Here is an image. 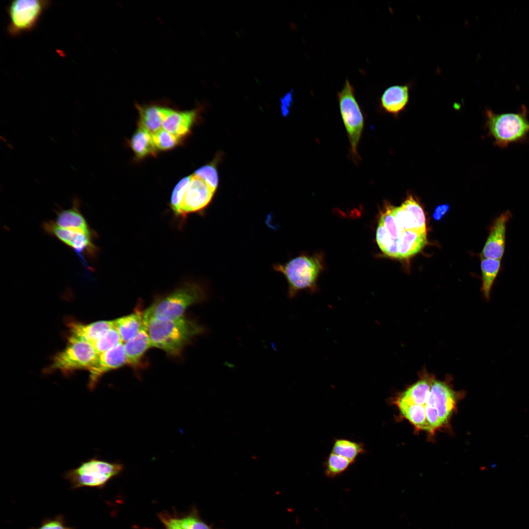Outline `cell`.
I'll list each match as a JSON object with an SVG mask.
<instances>
[{
    "label": "cell",
    "instance_id": "1",
    "mask_svg": "<svg viewBox=\"0 0 529 529\" xmlns=\"http://www.w3.org/2000/svg\"><path fill=\"white\" fill-rule=\"evenodd\" d=\"M151 346L172 356H179L203 327L184 316L176 319L153 318L144 322Z\"/></svg>",
    "mask_w": 529,
    "mask_h": 529
},
{
    "label": "cell",
    "instance_id": "2",
    "mask_svg": "<svg viewBox=\"0 0 529 529\" xmlns=\"http://www.w3.org/2000/svg\"><path fill=\"white\" fill-rule=\"evenodd\" d=\"M451 382L452 377L450 375L443 381L436 379L435 377L425 403L421 407L425 411L427 423L433 431L447 426L458 400L464 396L462 391L454 389Z\"/></svg>",
    "mask_w": 529,
    "mask_h": 529
},
{
    "label": "cell",
    "instance_id": "3",
    "mask_svg": "<svg viewBox=\"0 0 529 529\" xmlns=\"http://www.w3.org/2000/svg\"><path fill=\"white\" fill-rule=\"evenodd\" d=\"M206 298L203 286L193 282L185 283L152 303L144 312V321L153 318H180L190 306L203 301Z\"/></svg>",
    "mask_w": 529,
    "mask_h": 529
},
{
    "label": "cell",
    "instance_id": "4",
    "mask_svg": "<svg viewBox=\"0 0 529 529\" xmlns=\"http://www.w3.org/2000/svg\"><path fill=\"white\" fill-rule=\"evenodd\" d=\"M528 110L525 106L518 113H495L487 109L486 126L494 144L506 147L513 143L525 141L529 134Z\"/></svg>",
    "mask_w": 529,
    "mask_h": 529
},
{
    "label": "cell",
    "instance_id": "5",
    "mask_svg": "<svg viewBox=\"0 0 529 529\" xmlns=\"http://www.w3.org/2000/svg\"><path fill=\"white\" fill-rule=\"evenodd\" d=\"M273 268L285 277L289 297L293 298L303 290H316L317 280L323 265L321 255H300L284 264H274Z\"/></svg>",
    "mask_w": 529,
    "mask_h": 529
},
{
    "label": "cell",
    "instance_id": "6",
    "mask_svg": "<svg viewBox=\"0 0 529 529\" xmlns=\"http://www.w3.org/2000/svg\"><path fill=\"white\" fill-rule=\"evenodd\" d=\"M123 469L120 463L106 461L96 458L89 459L77 467L68 471L64 478L73 488L83 487L102 488Z\"/></svg>",
    "mask_w": 529,
    "mask_h": 529
},
{
    "label": "cell",
    "instance_id": "7",
    "mask_svg": "<svg viewBox=\"0 0 529 529\" xmlns=\"http://www.w3.org/2000/svg\"><path fill=\"white\" fill-rule=\"evenodd\" d=\"M98 355L92 344L69 337L66 347L53 357L47 371H59L68 374L78 370H88Z\"/></svg>",
    "mask_w": 529,
    "mask_h": 529
},
{
    "label": "cell",
    "instance_id": "8",
    "mask_svg": "<svg viewBox=\"0 0 529 529\" xmlns=\"http://www.w3.org/2000/svg\"><path fill=\"white\" fill-rule=\"evenodd\" d=\"M339 111L354 158H359L358 146L364 127V118L356 98L355 89L347 79L337 93Z\"/></svg>",
    "mask_w": 529,
    "mask_h": 529
},
{
    "label": "cell",
    "instance_id": "9",
    "mask_svg": "<svg viewBox=\"0 0 529 529\" xmlns=\"http://www.w3.org/2000/svg\"><path fill=\"white\" fill-rule=\"evenodd\" d=\"M49 1L41 0H15L8 7L9 23L8 32L17 36L34 28Z\"/></svg>",
    "mask_w": 529,
    "mask_h": 529
},
{
    "label": "cell",
    "instance_id": "10",
    "mask_svg": "<svg viewBox=\"0 0 529 529\" xmlns=\"http://www.w3.org/2000/svg\"><path fill=\"white\" fill-rule=\"evenodd\" d=\"M43 228L48 234L54 236L72 248L84 267L87 269H90L86 258H94L98 252V248L93 242L95 233H89L80 230L64 228L52 220L44 222Z\"/></svg>",
    "mask_w": 529,
    "mask_h": 529
},
{
    "label": "cell",
    "instance_id": "11",
    "mask_svg": "<svg viewBox=\"0 0 529 529\" xmlns=\"http://www.w3.org/2000/svg\"><path fill=\"white\" fill-rule=\"evenodd\" d=\"M216 191L200 177L194 174L191 175L178 216L185 217L189 214L203 211L212 201Z\"/></svg>",
    "mask_w": 529,
    "mask_h": 529
},
{
    "label": "cell",
    "instance_id": "12",
    "mask_svg": "<svg viewBox=\"0 0 529 529\" xmlns=\"http://www.w3.org/2000/svg\"><path fill=\"white\" fill-rule=\"evenodd\" d=\"M512 216L511 212L506 211L495 218L482 250L481 258L501 260L505 250L506 225Z\"/></svg>",
    "mask_w": 529,
    "mask_h": 529
},
{
    "label": "cell",
    "instance_id": "13",
    "mask_svg": "<svg viewBox=\"0 0 529 529\" xmlns=\"http://www.w3.org/2000/svg\"><path fill=\"white\" fill-rule=\"evenodd\" d=\"M127 364L123 343L106 351L98 355L89 372L88 387L94 389L99 380L106 373Z\"/></svg>",
    "mask_w": 529,
    "mask_h": 529
},
{
    "label": "cell",
    "instance_id": "14",
    "mask_svg": "<svg viewBox=\"0 0 529 529\" xmlns=\"http://www.w3.org/2000/svg\"><path fill=\"white\" fill-rule=\"evenodd\" d=\"M197 115L196 109L178 111L166 107L162 128L180 138L189 133Z\"/></svg>",
    "mask_w": 529,
    "mask_h": 529
},
{
    "label": "cell",
    "instance_id": "15",
    "mask_svg": "<svg viewBox=\"0 0 529 529\" xmlns=\"http://www.w3.org/2000/svg\"><path fill=\"white\" fill-rule=\"evenodd\" d=\"M411 85L407 83L387 87L380 99L381 108L387 113L397 115L403 111L409 101Z\"/></svg>",
    "mask_w": 529,
    "mask_h": 529
},
{
    "label": "cell",
    "instance_id": "16",
    "mask_svg": "<svg viewBox=\"0 0 529 529\" xmlns=\"http://www.w3.org/2000/svg\"><path fill=\"white\" fill-rule=\"evenodd\" d=\"M80 206V200L77 197H74L70 208L59 210L56 212L55 222L57 225L64 228L80 230L89 233H94L95 232L90 228L82 215Z\"/></svg>",
    "mask_w": 529,
    "mask_h": 529
},
{
    "label": "cell",
    "instance_id": "17",
    "mask_svg": "<svg viewBox=\"0 0 529 529\" xmlns=\"http://www.w3.org/2000/svg\"><path fill=\"white\" fill-rule=\"evenodd\" d=\"M69 337L92 344L102 335L114 327V320H102L89 324L71 322Z\"/></svg>",
    "mask_w": 529,
    "mask_h": 529
},
{
    "label": "cell",
    "instance_id": "18",
    "mask_svg": "<svg viewBox=\"0 0 529 529\" xmlns=\"http://www.w3.org/2000/svg\"><path fill=\"white\" fill-rule=\"evenodd\" d=\"M123 346L127 364L133 368H138L142 365L145 353L152 347L145 326L134 337L124 342Z\"/></svg>",
    "mask_w": 529,
    "mask_h": 529
},
{
    "label": "cell",
    "instance_id": "19",
    "mask_svg": "<svg viewBox=\"0 0 529 529\" xmlns=\"http://www.w3.org/2000/svg\"><path fill=\"white\" fill-rule=\"evenodd\" d=\"M398 259H408L419 253L427 244V232L405 230L396 240Z\"/></svg>",
    "mask_w": 529,
    "mask_h": 529
},
{
    "label": "cell",
    "instance_id": "20",
    "mask_svg": "<svg viewBox=\"0 0 529 529\" xmlns=\"http://www.w3.org/2000/svg\"><path fill=\"white\" fill-rule=\"evenodd\" d=\"M114 328L119 334L122 342L134 337L144 327V312L136 311L114 320Z\"/></svg>",
    "mask_w": 529,
    "mask_h": 529
},
{
    "label": "cell",
    "instance_id": "21",
    "mask_svg": "<svg viewBox=\"0 0 529 529\" xmlns=\"http://www.w3.org/2000/svg\"><path fill=\"white\" fill-rule=\"evenodd\" d=\"M139 115V125L153 134L162 128L166 107L152 104L136 105Z\"/></svg>",
    "mask_w": 529,
    "mask_h": 529
},
{
    "label": "cell",
    "instance_id": "22",
    "mask_svg": "<svg viewBox=\"0 0 529 529\" xmlns=\"http://www.w3.org/2000/svg\"><path fill=\"white\" fill-rule=\"evenodd\" d=\"M130 144L138 159L156 154L157 148L153 141L152 134L139 125L130 140Z\"/></svg>",
    "mask_w": 529,
    "mask_h": 529
},
{
    "label": "cell",
    "instance_id": "23",
    "mask_svg": "<svg viewBox=\"0 0 529 529\" xmlns=\"http://www.w3.org/2000/svg\"><path fill=\"white\" fill-rule=\"evenodd\" d=\"M481 269L482 276L481 290L485 299L490 298L493 284L501 268L500 260L481 258Z\"/></svg>",
    "mask_w": 529,
    "mask_h": 529
},
{
    "label": "cell",
    "instance_id": "24",
    "mask_svg": "<svg viewBox=\"0 0 529 529\" xmlns=\"http://www.w3.org/2000/svg\"><path fill=\"white\" fill-rule=\"evenodd\" d=\"M364 445L361 442L344 438L335 440L331 452L343 457L354 462L361 455L366 452Z\"/></svg>",
    "mask_w": 529,
    "mask_h": 529
},
{
    "label": "cell",
    "instance_id": "25",
    "mask_svg": "<svg viewBox=\"0 0 529 529\" xmlns=\"http://www.w3.org/2000/svg\"><path fill=\"white\" fill-rule=\"evenodd\" d=\"M354 462L331 452L324 462V474L327 477L335 478L346 471Z\"/></svg>",
    "mask_w": 529,
    "mask_h": 529
},
{
    "label": "cell",
    "instance_id": "26",
    "mask_svg": "<svg viewBox=\"0 0 529 529\" xmlns=\"http://www.w3.org/2000/svg\"><path fill=\"white\" fill-rule=\"evenodd\" d=\"M401 206L410 216L415 229L421 232H426L424 212L417 201L412 195H409Z\"/></svg>",
    "mask_w": 529,
    "mask_h": 529
},
{
    "label": "cell",
    "instance_id": "27",
    "mask_svg": "<svg viewBox=\"0 0 529 529\" xmlns=\"http://www.w3.org/2000/svg\"><path fill=\"white\" fill-rule=\"evenodd\" d=\"M122 343L117 330L112 328L102 335L92 344L98 355Z\"/></svg>",
    "mask_w": 529,
    "mask_h": 529
},
{
    "label": "cell",
    "instance_id": "28",
    "mask_svg": "<svg viewBox=\"0 0 529 529\" xmlns=\"http://www.w3.org/2000/svg\"><path fill=\"white\" fill-rule=\"evenodd\" d=\"M156 147L161 150H168L174 147L179 143L178 137L162 128L152 134Z\"/></svg>",
    "mask_w": 529,
    "mask_h": 529
},
{
    "label": "cell",
    "instance_id": "29",
    "mask_svg": "<svg viewBox=\"0 0 529 529\" xmlns=\"http://www.w3.org/2000/svg\"><path fill=\"white\" fill-rule=\"evenodd\" d=\"M190 180L191 176L183 178L177 184L172 192L170 206L177 216H178L181 204Z\"/></svg>",
    "mask_w": 529,
    "mask_h": 529
},
{
    "label": "cell",
    "instance_id": "30",
    "mask_svg": "<svg viewBox=\"0 0 529 529\" xmlns=\"http://www.w3.org/2000/svg\"><path fill=\"white\" fill-rule=\"evenodd\" d=\"M194 174L202 178L211 187L216 190L218 183L216 169L213 165H206L197 169Z\"/></svg>",
    "mask_w": 529,
    "mask_h": 529
},
{
    "label": "cell",
    "instance_id": "31",
    "mask_svg": "<svg viewBox=\"0 0 529 529\" xmlns=\"http://www.w3.org/2000/svg\"><path fill=\"white\" fill-rule=\"evenodd\" d=\"M391 211L398 225L403 231L415 230L410 216L401 206L393 207L391 205Z\"/></svg>",
    "mask_w": 529,
    "mask_h": 529
},
{
    "label": "cell",
    "instance_id": "32",
    "mask_svg": "<svg viewBox=\"0 0 529 529\" xmlns=\"http://www.w3.org/2000/svg\"><path fill=\"white\" fill-rule=\"evenodd\" d=\"M179 520L185 529H214L202 521L196 512L180 518Z\"/></svg>",
    "mask_w": 529,
    "mask_h": 529
},
{
    "label": "cell",
    "instance_id": "33",
    "mask_svg": "<svg viewBox=\"0 0 529 529\" xmlns=\"http://www.w3.org/2000/svg\"><path fill=\"white\" fill-rule=\"evenodd\" d=\"M160 517L165 529H185L181 525L179 518L172 517L165 514L160 515Z\"/></svg>",
    "mask_w": 529,
    "mask_h": 529
},
{
    "label": "cell",
    "instance_id": "34",
    "mask_svg": "<svg viewBox=\"0 0 529 529\" xmlns=\"http://www.w3.org/2000/svg\"><path fill=\"white\" fill-rule=\"evenodd\" d=\"M36 529H70L64 523L63 520L59 518L50 519L44 522Z\"/></svg>",
    "mask_w": 529,
    "mask_h": 529
},
{
    "label": "cell",
    "instance_id": "35",
    "mask_svg": "<svg viewBox=\"0 0 529 529\" xmlns=\"http://www.w3.org/2000/svg\"><path fill=\"white\" fill-rule=\"evenodd\" d=\"M449 208V205L447 204H441L436 207L433 215L434 219L439 220L448 211Z\"/></svg>",
    "mask_w": 529,
    "mask_h": 529
}]
</instances>
